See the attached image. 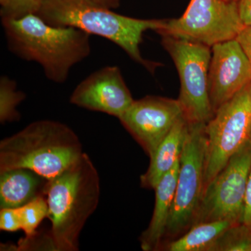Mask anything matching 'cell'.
<instances>
[{
  "label": "cell",
  "instance_id": "7",
  "mask_svg": "<svg viewBox=\"0 0 251 251\" xmlns=\"http://www.w3.org/2000/svg\"><path fill=\"white\" fill-rule=\"evenodd\" d=\"M251 126V82L223 104L206 125L204 191L249 140Z\"/></svg>",
  "mask_w": 251,
  "mask_h": 251
},
{
  "label": "cell",
  "instance_id": "23",
  "mask_svg": "<svg viewBox=\"0 0 251 251\" xmlns=\"http://www.w3.org/2000/svg\"><path fill=\"white\" fill-rule=\"evenodd\" d=\"M251 61V27H245L236 38Z\"/></svg>",
  "mask_w": 251,
  "mask_h": 251
},
{
  "label": "cell",
  "instance_id": "15",
  "mask_svg": "<svg viewBox=\"0 0 251 251\" xmlns=\"http://www.w3.org/2000/svg\"><path fill=\"white\" fill-rule=\"evenodd\" d=\"M188 125L189 124L184 116L180 117L156 151L150 157L148 171L140 176L142 187L154 190L160 180L179 161Z\"/></svg>",
  "mask_w": 251,
  "mask_h": 251
},
{
  "label": "cell",
  "instance_id": "25",
  "mask_svg": "<svg viewBox=\"0 0 251 251\" xmlns=\"http://www.w3.org/2000/svg\"><path fill=\"white\" fill-rule=\"evenodd\" d=\"M97 1L112 9L118 8L121 2V0H97Z\"/></svg>",
  "mask_w": 251,
  "mask_h": 251
},
{
  "label": "cell",
  "instance_id": "17",
  "mask_svg": "<svg viewBox=\"0 0 251 251\" xmlns=\"http://www.w3.org/2000/svg\"><path fill=\"white\" fill-rule=\"evenodd\" d=\"M26 99V94L17 90L16 81L6 75L0 78V122L18 121L21 115L18 105Z\"/></svg>",
  "mask_w": 251,
  "mask_h": 251
},
{
  "label": "cell",
  "instance_id": "9",
  "mask_svg": "<svg viewBox=\"0 0 251 251\" xmlns=\"http://www.w3.org/2000/svg\"><path fill=\"white\" fill-rule=\"evenodd\" d=\"M251 170L248 140L204 189L193 226L213 221L242 224Z\"/></svg>",
  "mask_w": 251,
  "mask_h": 251
},
{
  "label": "cell",
  "instance_id": "19",
  "mask_svg": "<svg viewBox=\"0 0 251 251\" xmlns=\"http://www.w3.org/2000/svg\"><path fill=\"white\" fill-rule=\"evenodd\" d=\"M212 251H251V229L243 223L231 226L218 239Z\"/></svg>",
  "mask_w": 251,
  "mask_h": 251
},
{
  "label": "cell",
  "instance_id": "13",
  "mask_svg": "<svg viewBox=\"0 0 251 251\" xmlns=\"http://www.w3.org/2000/svg\"><path fill=\"white\" fill-rule=\"evenodd\" d=\"M179 163L180 159L154 188L155 205L152 217L148 228L140 237V245L143 251H158L163 242L174 201Z\"/></svg>",
  "mask_w": 251,
  "mask_h": 251
},
{
  "label": "cell",
  "instance_id": "14",
  "mask_svg": "<svg viewBox=\"0 0 251 251\" xmlns=\"http://www.w3.org/2000/svg\"><path fill=\"white\" fill-rule=\"evenodd\" d=\"M49 179L27 168L0 172V208H19L46 196Z\"/></svg>",
  "mask_w": 251,
  "mask_h": 251
},
{
  "label": "cell",
  "instance_id": "21",
  "mask_svg": "<svg viewBox=\"0 0 251 251\" xmlns=\"http://www.w3.org/2000/svg\"><path fill=\"white\" fill-rule=\"evenodd\" d=\"M0 229L5 232H14L21 229L19 208H6L0 211Z\"/></svg>",
  "mask_w": 251,
  "mask_h": 251
},
{
  "label": "cell",
  "instance_id": "20",
  "mask_svg": "<svg viewBox=\"0 0 251 251\" xmlns=\"http://www.w3.org/2000/svg\"><path fill=\"white\" fill-rule=\"evenodd\" d=\"M44 0H0L1 20H17L37 14Z\"/></svg>",
  "mask_w": 251,
  "mask_h": 251
},
{
  "label": "cell",
  "instance_id": "11",
  "mask_svg": "<svg viewBox=\"0 0 251 251\" xmlns=\"http://www.w3.org/2000/svg\"><path fill=\"white\" fill-rule=\"evenodd\" d=\"M70 103L80 108L120 118L134 99L117 66H106L81 81L73 91Z\"/></svg>",
  "mask_w": 251,
  "mask_h": 251
},
{
  "label": "cell",
  "instance_id": "24",
  "mask_svg": "<svg viewBox=\"0 0 251 251\" xmlns=\"http://www.w3.org/2000/svg\"><path fill=\"white\" fill-rule=\"evenodd\" d=\"M242 223L251 229V170L250 175H249V181H248Z\"/></svg>",
  "mask_w": 251,
  "mask_h": 251
},
{
  "label": "cell",
  "instance_id": "2",
  "mask_svg": "<svg viewBox=\"0 0 251 251\" xmlns=\"http://www.w3.org/2000/svg\"><path fill=\"white\" fill-rule=\"evenodd\" d=\"M37 15L52 25L77 28L111 41L150 74H154L161 66V63L144 58L140 46L145 31L159 30L167 19L123 16L97 0H44Z\"/></svg>",
  "mask_w": 251,
  "mask_h": 251
},
{
  "label": "cell",
  "instance_id": "22",
  "mask_svg": "<svg viewBox=\"0 0 251 251\" xmlns=\"http://www.w3.org/2000/svg\"><path fill=\"white\" fill-rule=\"evenodd\" d=\"M239 16L245 27H251V0L238 1Z\"/></svg>",
  "mask_w": 251,
  "mask_h": 251
},
{
  "label": "cell",
  "instance_id": "8",
  "mask_svg": "<svg viewBox=\"0 0 251 251\" xmlns=\"http://www.w3.org/2000/svg\"><path fill=\"white\" fill-rule=\"evenodd\" d=\"M244 27L236 1L191 0L181 17L167 19L156 32L212 48L235 39Z\"/></svg>",
  "mask_w": 251,
  "mask_h": 251
},
{
  "label": "cell",
  "instance_id": "6",
  "mask_svg": "<svg viewBox=\"0 0 251 251\" xmlns=\"http://www.w3.org/2000/svg\"><path fill=\"white\" fill-rule=\"evenodd\" d=\"M161 44L173 59L180 79L178 98L189 124L206 125L214 115L209 94L211 48L161 34Z\"/></svg>",
  "mask_w": 251,
  "mask_h": 251
},
{
  "label": "cell",
  "instance_id": "16",
  "mask_svg": "<svg viewBox=\"0 0 251 251\" xmlns=\"http://www.w3.org/2000/svg\"><path fill=\"white\" fill-rule=\"evenodd\" d=\"M228 221H213L194 225L186 233L162 244L158 251H212L218 239L231 226Z\"/></svg>",
  "mask_w": 251,
  "mask_h": 251
},
{
  "label": "cell",
  "instance_id": "12",
  "mask_svg": "<svg viewBox=\"0 0 251 251\" xmlns=\"http://www.w3.org/2000/svg\"><path fill=\"white\" fill-rule=\"evenodd\" d=\"M251 82V61L237 39L211 48L209 94L214 113Z\"/></svg>",
  "mask_w": 251,
  "mask_h": 251
},
{
  "label": "cell",
  "instance_id": "4",
  "mask_svg": "<svg viewBox=\"0 0 251 251\" xmlns=\"http://www.w3.org/2000/svg\"><path fill=\"white\" fill-rule=\"evenodd\" d=\"M78 137L60 122H33L0 142V172L27 168L47 179L55 177L82 156Z\"/></svg>",
  "mask_w": 251,
  "mask_h": 251
},
{
  "label": "cell",
  "instance_id": "1",
  "mask_svg": "<svg viewBox=\"0 0 251 251\" xmlns=\"http://www.w3.org/2000/svg\"><path fill=\"white\" fill-rule=\"evenodd\" d=\"M7 48L27 62L37 63L46 78L62 84L74 66L92 52L90 34L72 27L50 25L37 14L17 20H1Z\"/></svg>",
  "mask_w": 251,
  "mask_h": 251
},
{
  "label": "cell",
  "instance_id": "10",
  "mask_svg": "<svg viewBox=\"0 0 251 251\" xmlns=\"http://www.w3.org/2000/svg\"><path fill=\"white\" fill-rule=\"evenodd\" d=\"M182 116L178 99L147 96L134 100L119 120L150 157Z\"/></svg>",
  "mask_w": 251,
  "mask_h": 251
},
{
  "label": "cell",
  "instance_id": "18",
  "mask_svg": "<svg viewBox=\"0 0 251 251\" xmlns=\"http://www.w3.org/2000/svg\"><path fill=\"white\" fill-rule=\"evenodd\" d=\"M21 219V229L25 238L34 237L39 224L49 216V204L46 196H41L25 205L19 207Z\"/></svg>",
  "mask_w": 251,
  "mask_h": 251
},
{
  "label": "cell",
  "instance_id": "3",
  "mask_svg": "<svg viewBox=\"0 0 251 251\" xmlns=\"http://www.w3.org/2000/svg\"><path fill=\"white\" fill-rule=\"evenodd\" d=\"M100 179L86 153L67 170L49 180L46 197L50 220L49 231L55 251H76L86 222L99 204Z\"/></svg>",
  "mask_w": 251,
  "mask_h": 251
},
{
  "label": "cell",
  "instance_id": "27",
  "mask_svg": "<svg viewBox=\"0 0 251 251\" xmlns=\"http://www.w3.org/2000/svg\"><path fill=\"white\" fill-rule=\"evenodd\" d=\"M226 1H236V2H238V1H239V0H226Z\"/></svg>",
  "mask_w": 251,
  "mask_h": 251
},
{
  "label": "cell",
  "instance_id": "26",
  "mask_svg": "<svg viewBox=\"0 0 251 251\" xmlns=\"http://www.w3.org/2000/svg\"><path fill=\"white\" fill-rule=\"evenodd\" d=\"M249 141L250 142V143H251V126L250 133H249Z\"/></svg>",
  "mask_w": 251,
  "mask_h": 251
},
{
  "label": "cell",
  "instance_id": "5",
  "mask_svg": "<svg viewBox=\"0 0 251 251\" xmlns=\"http://www.w3.org/2000/svg\"><path fill=\"white\" fill-rule=\"evenodd\" d=\"M206 145V125L189 124L173 207L161 246L181 237L194 224L204 192Z\"/></svg>",
  "mask_w": 251,
  "mask_h": 251
}]
</instances>
